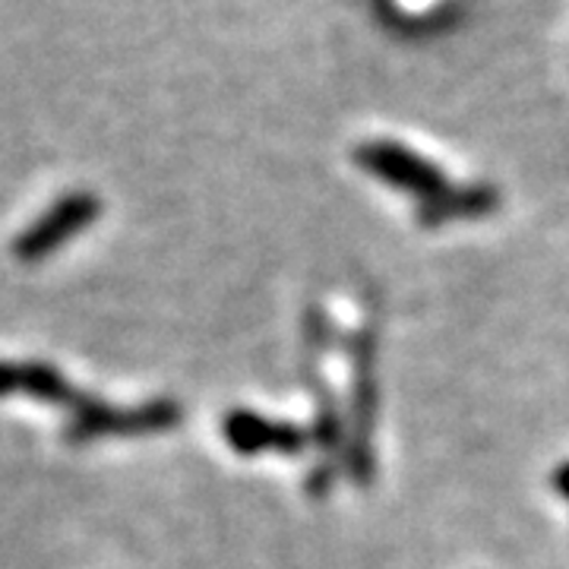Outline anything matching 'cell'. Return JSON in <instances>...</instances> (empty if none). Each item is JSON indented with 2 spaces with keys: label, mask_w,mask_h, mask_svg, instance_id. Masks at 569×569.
I'll return each instance as SVG.
<instances>
[{
  "label": "cell",
  "mask_w": 569,
  "mask_h": 569,
  "mask_svg": "<svg viewBox=\"0 0 569 569\" xmlns=\"http://www.w3.org/2000/svg\"><path fill=\"white\" fill-rule=\"evenodd\" d=\"M181 421V408L174 402H149L140 408H111L99 399H86L63 427V440L82 447L99 437H137L159 433Z\"/></svg>",
  "instance_id": "1"
},
{
  "label": "cell",
  "mask_w": 569,
  "mask_h": 569,
  "mask_svg": "<svg viewBox=\"0 0 569 569\" xmlns=\"http://www.w3.org/2000/svg\"><path fill=\"white\" fill-rule=\"evenodd\" d=\"M99 216H102V200L89 190H73L54 206H48L36 222L17 234L13 257L20 263H41L51 253H58L70 238L82 234Z\"/></svg>",
  "instance_id": "2"
},
{
  "label": "cell",
  "mask_w": 569,
  "mask_h": 569,
  "mask_svg": "<svg viewBox=\"0 0 569 569\" xmlns=\"http://www.w3.org/2000/svg\"><path fill=\"white\" fill-rule=\"evenodd\" d=\"M358 162L365 171L383 178L392 187H402V190H411L418 197H425L433 203V209L443 203L447 190H443V174L437 171V164L421 159L418 152H411L399 142H367L358 149Z\"/></svg>",
  "instance_id": "3"
},
{
  "label": "cell",
  "mask_w": 569,
  "mask_h": 569,
  "mask_svg": "<svg viewBox=\"0 0 569 569\" xmlns=\"http://www.w3.org/2000/svg\"><path fill=\"white\" fill-rule=\"evenodd\" d=\"M3 396H29L36 402L70 408V411H77L89 399L80 389L67 383V377L58 367L44 365V361H26V365L0 361V399Z\"/></svg>",
  "instance_id": "4"
},
{
  "label": "cell",
  "mask_w": 569,
  "mask_h": 569,
  "mask_svg": "<svg viewBox=\"0 0 569 569\" xmlns=\"http://www.w3.org/2000/svg\"><path fill=\"white\" fill-rule=\"evenodd\" d=\"M224 437L241 452H260V449H284L288 452V449L301 447V437L295 427L269 425L263 418H253L244 411H238L224 421Z\"/></svg>",
  "instance_id": "5"
}]
</instances>
